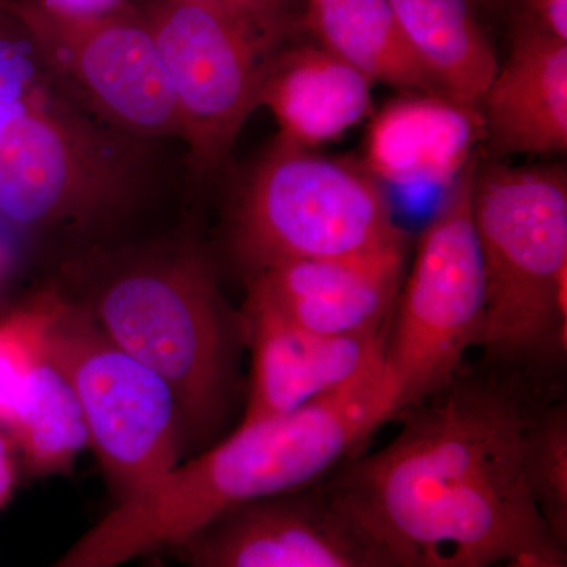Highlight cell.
Here are the masks:
<instances>
[{"mask_svg":"<svg viewBox=\"0 0 567 567\" xmlns=\"http://www.w3.org/2000/svg\"><path fill=\"white\" fill-rule=\"evenodd\" d=\"M126 136L44 74L0 134V215L35 230L93 226L128 207L141 163Z\"/></svg>","mask_w":567,"mask_h":567,"instance_id":"5","label":"cell"},{"mask_svg":"<svg viewBox=\"0 0 567 567\" xmlns=\"http://www.w3.org/2000/svg\"><path fill=\"white\" fill-rule=\"evenodd\" d=\"M7 0H0V20H3V18L7 17Z\"/></svg>","mask_w":567,"mask_h":567,"instance_id":"30","label":"cell"},{"mask_svg":"<svg viewBox=\"0 0 567 567\" xmlns=\"http://www.w3.org/2000/svg\"><path fill=\"white\" fill-rule=\"evenodd\" d=\"M486 140L502 155L567 148V40L532 13L518 18L506 61L481 96Z\"/></svg>","mask_w":567,"mask_h":567,"instance_id":"14","label":"cell"},{"mask_svg":"<svg viewBox=\"0 0 567 567\" xmlns=\"http://www.w3.org/2000/svg\"><path fill=\"white\" fill-rule=\"evenodd\" d=\"M81 306L110 341L169 385L185 435L212 434L229 404L234 346L203 252L178 245L133 252Z\"/></svg>","mask_w":567,"mask_h":567,"instance_id":"3","label":"cell"},{"mask_svg":"<svg viewBox=\"0 0 567 567\" xmlns=\"http://www.w3.org/2000/svg\"><path fill=\"white\" fill-rule=\"evenodd\" d=\"M476 164L425 226L394 305L385 363L401 391V413L445 390L483 339L486 279L472 213Z\"/></svg>","mask_w":567,"mask_h":567,"instance_id":"8","label":"cell"},{"mask_svg":"<svg viewBox=\"0 0 567 567\" xmlns=\"http://www.w3.org/2000/svg\"><path fill=\"white\" fill-rule=\"evenodd\" d=\"M406 260L404 234L369 251L275 265L252 276L249 293L315 333H375L390 327Z\"/></svg>","mask_w":567,"mask_h":567,"instance_id":"13","label":"cell"},{"mask_svg":"<svg viewBox=\"0 0 567 567\" xmlns=\"http://www.w3.org/2000/svg\"><path fill=\"white\" fill-rule=\"evenodd\" d=\"M472 213L486 279L481 349L509 368L565 353V171L476 164Z\"/></svg>","mask_w":567,"mask_h":567,"instance_id":"4","label":"cell"},{"mask_svg":"<svg viewBox=\"0 0 567 567\" xmlns=\"http://www.w3.org/2000/svg\"><path fill=\"white\" fill-rule=\"evenodd\" d=\"M406 40L450 99L480 104L498 61L470 0H390Z\"/></svg>","mask_w":567,"mask_h":567,"instance_id":"18","label":"cell"},{"mask_svg":"<svg viewBox=\"0 0 567 567\" xmlns=\"http://www.w3.org/2000/svg\"><path fill=\"white\" fill-rule=\"evenodd\" d=\"M386 364L289 415L234 434L115 503L47 567H122L188 543L230 511L315 486L399 415Z\"/></svg>","mask_w":567,"mask_h":567,"instance_id":"2","label":"cell"},{"mask_svg":"<svg viewBox=\"0 0 567 567\" xmlns=\"http://www.w3.org/2000/svg\"><path fill=\"white\" fill-rule=\"evenodd\" d=\"M173 554L188 567H410L323 480L230 511Z\"/></svg>","mask_w":567,"mask_h":567,"instance_id":"11","label":"cell"},{"mask_svg":"<svg viewBox=\"0 0 567 567\" xmlns=\"http://www.w3.org/2000/svg\"><path fill=\"white\" fill-rule=\"evenodd\" d=\"M371 92L364 74L319 44L276 55L259 106L274 114L279 142L312 151L363 121L371 111Z\"/></svg>","mask_w":567,"mask_h":567,"instance_id":"16","label":"cell"},{"mask_svg":"<svg viewBox=\"0 0 567 567\" xmlns=\"http://www.w3.org/2000/svg\"><path fill=\"white\" fill-rule=\"evenodd\" d=\"M486 140L480 106L440 93L406 92L369 126L364 167L394 185L453 183Z\"/></svg>","mask_w":567,"mask_h":567,"instance_id":"15","label":"cell"},{"mask_svg":"<svg viewBox=\"0 0 567 567\" xmlns=\"http://www.w3.org/2000/svg\"><path fill=\"white\" fill-rule=\"evenodd\" d=\"M152 567H162V566L156 565L155 559L152 558Z\"/></svg>","mask_w":567,"mask_h":567,"instance_id":"31","label":"cell"},{"mask_svg":"<svg viewBox=\"0 0 567 567\" xmlns=\"http://www.w3.org/2000/svg\"><path fill=\"white\" fill-rule=\"evenodd\" d=\"M48 9L74 17H99L128 9L126 0H37Z\"/></svg>","mask_w":567,"mask_h":567,"instance_id":"24","label":"cell"},{"mask_svg":"<svg viewBox=\"0 0 567 567\" xmlns=\"http://www.w3.org/2000/svg\"><path fill=\"white\" fill-rule=\"evenodd\" d=\"M244 328L251 349L244 424L289 415L385 364L388 328L368 334L315 333L252 293Z\"/></svg>","mask_w":567,"mask_h":567,"instance_id":"12","label":"cell"},{"mask_svg":"<svg viewBox=\"0 0 567 567\" xmlns=\"http://www.w3.org/2000/svg\"><path fill=\"white\" fill-rule=\"evenodd\" d=\"M62 303V292L43 290L0 316V425L25 380L48 357L52 323Z\"/></svg>","mask_w":567,"mask_h":567,"instance_id":"21","label":"cell"},{"mask_svg":"<svg viewBox=\"0 0 567 567\" xmlns=\"http://www.w3.org/2000/svg\"><path fill=\"white\" fill-rule=\"evenodd\" d=\"M529 491L548 532L567 546V409L565 402L535 409L524 436Z\"/></svg>","mask_w":567,"mask_h":567,"instance_id":"20","label":"cell"},{"mask_svg":"<svg viewBox=\"0 0 567 567\" xmlns=\"http://www.w3.org/2000/svg\"><path fill=\"white\" fill-rule=\"evenodd\" d=\"M43 76L31 43L9 11L0 21V134Z\"/></svg>","mask_w":567,"mask_h":567,"instance_id":"22","label":"cell"},{"mask_svg":"<svg viewBox=\"0 0 567 567\" xmlns=\"http://www.w3.org/2000/svg\"><path fill=\"white\" fill-rule=\"evenodd\" d=\"M532 14L544 28L567 40V0H529Z\"/></svg>","mask_w":567,"mask_h":567,"instance_id":"25","label":"cell"},{"mask_svg":"<svg viewBox=\"0 0 567 567\" xmlns=\"http://www.w3.org/2000/svg\"><path fill=\"white\" fill-rule=\"evenodd\" d=\"M476 3H480L481 7L487 10H498L505 6L506 0H475Z\"/></svg>","mask_w":567,"mask_h":567,"instance_id":"28","label":"cell"},{"mask_svg":"<svg viewBox=\"0 0 567 567\" xmlns=\"http://www.w3.org/2000/svg\"><path fill=\"white\" fill-rule=\"evenodd\" d=\"M207 2L226 3L262 13H282L281 0H207Z\"/></svg>","mask_w":567,"mask_h":567,"instance_id":"26","label":"cell"},{"mask_svg":"<svg viewBox=\"0 0 567 567\" xmlns=\"http://www.w3.org/2000/svg\"><path fill=\"white\" fill-rule=\"evenodd\" d=\"M7 264H9L7 254L3 251V248H0V278H2L3 274H6Z\"/></svg>","mask_w":567,"mask_h":567,"instance_id":"29","label":"cell"},{"mask_svg":"<svg viewBox=\"0 0 567 567\" xmlns=\"http://www.w3.org/2000/svg\"><path fill=\"white\" fill-rule=\"evenodd\" d=\"M0 427L33 477L66 475L89 446L80 402L50 353L25 380Z\"/></svg>","mask_w":567,"mask_h":567,"instance_id":"19","label":"cell"},{"mask_svg":"<svg viewBox=\"0 0 567 567\" xmlns=\"http://www.w3.org/2000/svg\"><path fill=\"white\" fill-rule=\"evenodd\" d=\"M7 7L48 80L82 111L134 140H182L169 76L141 13L74 17L37 0Z\"/></svg>","mask_w":567,"mask_h":567,"instance_id":"10","label":"cell"},{"mask_svg":"<svg viewBox=\"0 0 567 567\" xmlns=\"http://www.w3.org/2000/svg\"><path fill=\"white\" fill-rule=\"evenodd\" d=\"M382 182L364 164L276 141L249 175L234 246L252 276L290 260L369 251L402 237Z\"/></svg>","mask_w":567,"mask_h":567,"instance_id":"6","label":"cell"},{"mask_svg":"<svg viewBox=\"0 0 567 567\" xmlns=\"http://www.w3.org/2000/svg\"><path fill=\"white\" fill-rule=\"evenodd\" d=\"M20 457L11 443L10 436L0 427V514L13 499L18 487Z\"/></svg>","mask_w":567,"mask_h":567,"instance_id":"23","label":"cell"},{"mask_svg":"<svg viewBox=\"0 0 567 567\" xmlns=\"http://www.w3.org/2000/svg\"><path fill=\"white\" fill-rule=\"evenodd\" d=\"M305 24L320 47L369 81L445 95L406 40L390 0H306Z\"/></svg>","mask_w":567,"mask_h":567,"instance_id":"17","label":"cell"},{"mask_svg":"<svg viewBox=\"0 0 567 567\" xmlns=\"http://www.w3.org/2000/svg\"><path fill=\"white\" fill-rule=\"evenodd\" d=\"M141 14L169 76L189 163L197 173H210L259 106L289 20L284 11L207 0H155Z\"/></svg>","mask_w":567,"mask_h":567,"instance_id":"7","label":"cell"},{"mask_svg":"<svg viewBox=\"0 0 567 567\" xmlns=\"http://www.w3.org/2000/svg\"><path fill=\"white\" fill-rule=\"evenodd\" d=\"M481 567H567L566 559L546 557H520L511 561L495 563V565Z\"/></svg>","mask_w":567,"mask_h":567,"instance_id":"27","label":"cell"},{"mask_svg":"<svg viewBox=\"0 0 567 567\" xmlns=\"http://www.w3.org/2000/svg\"><path fill=\"white\" fill-rule=\"evenodd\" d=\"M535 406L513 377L461 374L399 413L388 445L324 477L410 567L566 559L529 491L524 436Z\"/></svg>","mask_w":567,"mask_h":567,"instance_id":"1","label":"cell"},{"mask_svg":"<svg viewBox=\"0 0 567 567\" xmlns=\"http://www.w3.org/2000/svg\"><path fill=\"white\" fill-rule=\"evenodd\" d=\"M48 353L76 394L89 446L99 457L115 503L136 495L178 464L183 423L173 390L110 341L89 312L65 295L52 323Z\"/></svg>","mask_w":567,"mask_h":567,"instance_id":"9","label":"cell"}]
</instances>
